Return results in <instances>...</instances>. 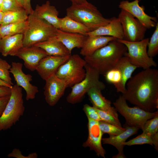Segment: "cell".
<instances>
[{
	"label": "cell",
	"instance_id": "1",
	"mask_svg": "<svg viewBox=\"0 0 158 158\" xmlns=\"http://www.w3.org/2000/svg\"><path fill=\"white\" fill-rule=\"evenodd\" d=\"M122 96L126 101L145 111L158 109V70L143 69L128 81Z\"/></svg>",
	"mask_w": 158,
	"mask_h": 158
},
{
	"label": "cell",
	"instance_id": "2",
	"mask_svg": "<svg viewBox=\"0 0 158 158\" xmlns=\"http://www.w3.org/2000/svg\"><path fill=\"white\" fill-rule=\"evenodd\" d=\"M127 50L126 46L117 39L110 42L91 56L84 57V59L100 75H104L115 66Z\"/></svg>",
	"mask_w": 158,
	"mask_h": 158
},
{
	"label": "cell",
	"instance_id": "3",
	"mask_svg": "<svg viewBox=\"0 0 158 158\" xmlns=\"http://www.w3.org/2000/svg\"><path fill=\"white\" fill-rule=\"evenodd\" d=\"M66 16L80 22L92 31L109 23L111 18H106L97 8L88 1L72 4L66 10Z\"/></svg>",
	"mask_w": 158,
	"mask_h": 158
},
{
	"label": "cell",
	"instance_id": "4",
	"mask_svg": "<svg viewBox=\"0 0 158 158\" xmlns=\"http://www.w3.org/2000/svg\"><path fill=\"white\" fill-rule=\"evenodd\" d=\"M27 21V26L23 34V47L34 46L56 35L57 29L39 18L34 10L28 15Z\"/></svg>",
	"mask_w": 158,
	"mask_h": 158
},
{
	"label": "cell",
	"instance_id": "5",
	"mask_svg": "<svg viewBox=\"0 0 158 158\" xmlns=\"http://www.w3.org/2000/svg\"><path fill=\"white\" fill-rule=\"evenodd\" d=\"M22 88L16 84L13 86L9 99L0 116V131L10 129L18 121L24 113Z\"/></svg>",
	"mask_w": 158,
	"mask_h": 158
},
{
	"label": "cell",
	"instance_id": "6",
	"mask_svg": "<svg viewBox=\"0 0 158 158\" xmlns=\"http://www.w3.org/2000/svg\"><path fill=\"white\" fill-rule=\"evenodd\" d=\"M85 68L86 71L85 78L71 87V90L66 97L67 101L69 103L79 102L93 87H97L101 90L105 88V85L99 80L100 74L95 69L87 63Z\"/></svg>",
	"mask_w": 158,
	"mask_h": 158
},
{
	"label": "cell",
	"instance_id": "7",
	"mask_svg": "<svg viewBox=\"0 0 158 158\" xmlns=\"http://www.w3.org/2000/svg\"><path fill=\"white\" fill-rule=\"evenodd\" d=\"M116 111L125 118L126 125L141 129L144 123L148 120L158 114V110L153 112L145 111L137 106L130 107L126 100L120 95L113 103Z\"/></svg>",
	"mask_w": 158,
	"mask_h": 158
},
{
	"label": "cell",
	"instance_id": "8",
	"mask_svg": "<svg viewBox=\"0 0 158 158\" xmlns=\"http://www.w3.org/2000/svg\"><path fill=\"white\" fill-rule=\"evenodd\" d=\"M123 44L127 48L125 54L130 62L137 68L143 69L156 67L157 64L153 58L149 57L147 53L149 38L144 39L137 42H130L124 40H117Z\"/></svg>",
	"mask_w": 158,
	"mask_h": 158
},
{
	"label": "cell",
	"instance_id": "9",
	"mask_svg": "<svg viewBox=\"0 0 158 158\" xmlns=\"http://www.w3.org/2000/svg\"><path fill=\"white\" fill-rule=\"evenodd\" d=\"M86 63L79 55H71L67 61L59 67L55 74L64 80L68 87H71L85 78V66Z\"/></svg>",
	"mask_w": 158,
	"mask_h": 158
},
{
	"label": "cell",
	"instance_id": "10",
	"mask_svg": "<svg viewBox=\"0 0 158 158\" xmlns=\"http://www.w3.org/2000/svg\"><path fill=\"white\" fill-rule=\"evenodd\" d=\"M118 18L122 27L124 40L137 42L144 39L147 29L131 14L121 9Z\"/></svg>",
	"mask_w": 158,
	"mask_h": 158
},
{
	"label": "cell",
	"instance_id": "11",
	"mask_svg": "<svg viewBox=\"0 0 158 158\" xmlns=\"http://www.w3.org/2000/svg\"><path fill=\"white\" fill-rule=\"evenodd\" d=\"M44 94L47 103L51 106L55 105L63 95L68 87L66 83L54 74L45 80Z\"/></svg>",
	"mask_w": 158,
	"mask_h": 158
},
{
	"label": "cell",
	"instance_id": "12",
	"mask_svg": "<svg viewBox=\"0 0 158 158\" xmlns=\"http://www.w3.org/2000/svg\"><path fill=\"white\" fill-rule=\"evenodd\" d=\"M10 72L13 75L16 85L23 88L26 93V99L28 101L35 98L39 92L38 88L32 84V76L25 74L23 71V64L20 62H12Z\"/></svg>",
	"mask_w": 158,
	"mask_h": 158
},
{
	"label": "cell",
	"instance_id": "13",
	"mask_svg": "<svg viewBox=\"0 0 158 158\" xmlns=\"http://www.w3.org/2000/svg\"><path fill=\"white\" fill-rule=\"evenodd\" d=\"M139 2V0L131 2L123 0L120 2L118 7L131 14L147 29L155 27L157 23V18L147 15L145 12L144 6H140Z\"/></svg>",
	"mask_w": 158,
	"mask_h": 158
},
{
	"label": "cell",
	"instance_id": "14",
	"mask_svg": "<svg viewBox=\"0 0 158 158\" xmlns=\"http://www.w3.org/2000/svg\"><path fill=\"white\" fill-rule=\"evenodd\" d=\"M88 119V136L83 146L89 147L90 150L95 152L97 156L105 158L106 152L102 144L103 133L99 128L98 121L90 118Z\"/></svg>",
	"mask_w": 158,
	"mask_h": 158
},
{
	"label": "cell",
	"instance_id": "15",
	"mask_svg": "<svg viewBox=\"0 0 158 158\" xmlns=\"http://www.w3.org/2000/svg\"><path fill=\"white\" fill-rule=\"evenodd\" d=\"M71 55L47 56L40 61L36 71L41 78L45 80L55 74L59 67L67 61Z\"/></svg>",
	"mask_w": 158,
	"mask_h": 158
},
{
	"label": "cell",
	"instance_id": "16",
	"mask_svg": "<svg viewBox=\"0 0 158 158\" xmlns=\"http://www.w3.org/2000/svg\"><path fill=\"white\" fill-rule=\"evenodd\" d=\"M48 56L41 49L35 46L23 47L20 49L16 56L22 59L25 68L28 70L36 71L40 61L44 58Z\"/></svg>",
	"mask_w": 158,
	"mask_h": 158
},
{
	"label": "cell",
	"instance_id": "17",
	"mask_svg": "<svg viewBox=\"0 0 158 158\" xmlns=\"http://www.w3.org/2000/svg\"><path fill=\"white\" fill-rule=\"evenodd\" d=\"M126 130L121 133L116 135H110L108 138H102V142L103 144H108L111 145L115 147L118 150V153L113 156V158H125L126 157L123 152L124 146L122 144L126 141L130 137L136 134L139 128L129 126L126 124L124 127Z\"/></svg>",
	"mask_w": 158,
	"mask_h": 158
},
{
	"label": "cell",
	"instance_id": "18",
	"mask_svg": "<svg viewBox=\"0 0 158 158\" xmlns=\"http://www.w3.org/2000/svg\"><path fill=\"white\" fill-rule=\"evenodd\" d=\"M101 90L96 87H93L87 94L93 105V107L110 114L117 119L119 120L117 111L111 105L110 101L107 99L102 95Z\"/></svg>",
	"mask_w": 158,
	"mask_h": 158
},
{
	"label": "cell",
	"instance_id": "19",
	"mask_svg": "<svg viewBox=\"0 0 158 158\" xmlns=\"http://www.w3.org/2000/svg\"><path fill=\"white\" fill-rule=\"evenodd\" d=\"M87 36H105L114 37L117 40H124V35L121 24L118 18H111L109 23L89 32Z\"/></svg>",
	"mask_w": 158,
	"mask_h": 158
},
{
	"label": "cell",
	"instance_id": "20",
	"mask_svg": "<svg viewBox=\"0 0 158 158\" xmlns=\"http://www.w3.org/2000/svg\"><path fill=\"white\" fill-rule=\"evenodd\" d=\"M117 40L111 36H87L81 48L80 54L84 57L91 56L95 51L107 45L110 42Z\"/></svg>",
	"mask_w": 158,
	"mask_h": 158
},
{
	"label": "cell",
	"instance_id": "21",
	"mask_svg": "<svg viewBox=\"0 0 158 158\" xmlns=\"http://www.w3.org/2000/svg\"><path fill=\"white\" fill-rule=\"evenodd\" d=\"M23 40L22 34L2 37L0 43V53L4 56H15L23 47Z\"/></svg>",
	"mask_w": 158,
	"mask_h": 158
},
{
	"label": "cell",
	"instance_id": "22",
	"mask_svg": "<svg viewBox=\"0 0 158 158\" xmlns=\"http://www.w3.org/2000/svg\"><path fill=\"white\" fill-rule=\"evenodd\" d=\"M34 11L40 18L44 20L57 29H59L60 18L56 8L51 5L49 1L40 6L37 5Z\"/></svg>",
	"mask_w": 158,
	"mask_h": 158
},
{
	"label": "cell",
	"instance_id": "23",
	"mask_svg": "<svg viewBox=\"0 0 158 158\" xmlns=\"http://www.w3.org/2000/svg\"><path fill=\"white\" fill-rule=\"evenodd\" d=\"M56 36L71 54L73 49L82 47L87 37L81 34L65 32L58 29H57Z\"/></svg>",
	"mask_w": 158,
	"mask_h": 158
},
{
	"label": "cell",
	"instance_id": "24",
	"mask_svg": "<svg viewBox=\"0 0 158 158\" xmlns=\"http://www.w3.org/2000/svg\"><path fill=\"white\" fill-rule=\"evenodd\" d=\"M34 46L41 49L49 56H63L71 55L68 50L57 39L56 36L37 43Z\"/></svg>",
	"mask_w": 158,
	"mask_h": 158
},
{
	"label": "cell",
	"instance_id": "25",
	"mask_svg": "<svg viewBox=\"0 0 158 158\" xmlns=\"http://www.w3.org/2000/svg\"><path fill=\"white\" fill-rule=\"evenodd\" d=\"M58 29L65 32L78 33L86 36L87 33L92 31L82 23L66 16L60 18L59 28Z\"/></svg>",
	"mask_w": 158,
	"mask_h": 158
},
{
	"label": "cell",
	"instance_id": "26",
	"mask_svg": "<svg viewBox=\"0 0 158 158\" xmlns=\"http://www.w3.org/2000/svg\"><path fill=\"white\" fill-rule=\"evenodd\" d=\"M121 72L122 81L121 85L120 92L123 93L126 90V84L131 78L133 73L137 68L129 61L128 58L123 56L119 60L115 66Z\"/></svg>",
	"mask_w": 158,
	"mask_h": 158
},
{
	"label": "cell",
	"instance_id": "27",
	"mask_svg": "<svg viewBox=\"0 0 158 158\" xmlns=\"http://www.w3.org/2000/svg\"><path fill=\"white\" fill-rule=\"evenodd\" d=\"M28 14L24 8L16 11L3 12L1 25L18 23L27 20Z\"/></svg>",
	"mask_w": 158,
	"mask_h": 158
},
{
	"label": "cell",
	"instance_id": "28",
	"mask_svg": "<svg viewBox=\"0 0 158 158\" xmlns=\"http://www.w3.org/2000/svg\"><path fill=\"white\" fill-rule=\"evenodd\" d=\"M27 20L6 25H0V34L2 37L18 34H23L26 29Z\"/></svg>",
	"mask_w": 158,
	"mask_h": 158
},
{
	"label": "cell",
	"instance_id": "29",
	"mask_svg": "<svg viewBox=\"0 0 158 158\" xmlns=\"http://www.w3.org/2000/svg\"><path fill=\"white\" fill-rule=\"evenodd\" d=\"M106 80L113 84L118 92H120L122 75L120 70L115 67L104 75Z\"/></svg>",
	"mask_w": 158,
	"mask_h": 158
},
{
	"label": "cell",
	"instance_id": "30",
	"mask_svg": "<svg viewBox=\"0 0 158 158\" xmlns=\"http://www.w3.org/2000/svg\"><path fill=\"white\" fill-rule=\"evenodd\" d=\"M155 28L150 39H149L147 47V53L148 56L153 58L158 53V23L157 22Z\"/></svg>",
	"mask_w": 158,
	"mask_h": 158
},
{
	"label": "cell",
	"instance_id": "31",
	"mask_svg": "<svg viewBox=\"0 0 158 158\" xmlns=\"http://www.w3.org/2000/svg\"><path fill=\"white\" fill-rule=\"evenodd\" d=\"M98 122L99 128L102 133L108 134L109 136L119 135L126 130L124 127H119L103 121H100Z\"/></svg>",
	"mask_w": 158,
	"mask_h": 158
},
{
	"label": "cell",
	"instance_id": "32",
	"mask_svg": "<svg viewBox=\"0 0 158 158\" xmlns=\"http://www.w3.org/2000/svg\"><path fill=\"white\" fill-rule=\"evenodd\" d=\"M148 144L153 146L152 136L145 133H142L141 134L127 142L122 144L124 146H132Z\"/></svg>",
	"mask_w": 158,
	"mask_h": 158
},
{
	"label": "cell",
	"instance_id": "33",
	"mask_svg": "<svg viewBox=\"0 0 158 158\" xmlns=\"http://www.w3.org/2000/svg\"><path fill=\"white\" fill-rule=\"evenodd\" d=\"M141 129L142 133L151 136L158 133V114L147 120Z\"/></svg>",
	"mask_w": 158,
	"mask_h": 158
},
{
	"label": "cell",
	"instance_id": "34",
	"mask_svg": "<svg viewBox=\"0 0 158 158\" xmlns=\"http://www.w3.org/2000/svg\"><path fill=\"white\" fill-rule=\"evenodd\" d=\"M11 66L6 61L0 58V78L13 85L10 75Z\"/></svg>",
	"mask_w": 158,
	"mask_h": 158
},
{
	"label": "cell",
	"instance_id": "35",
	"mask_svg": "<svg viewBox=\"0 0 158 158\" xmlns=\"http://www.w3.org/2000/svg\"><path fill=\"white\" fill-rule=\"evenodd\" d=\"M95 108L102 121L119 127H122L119 120L116 119L105 111Z\"/></svg>",
	"mask_w": 158,
	"mask_h": 158
},
{
	"label": "cell",
	"instance_id": "36",
	"mask_svg": "<svg viewBox=\"0 0 158 158\" xmlns=\"http://www.w3.org/2000/svg\"><path fill=\"white\" fill-rule=\"evenodd\" d=\"M1 7V11L3 12L18 10L23 8L19 5L16 0H3Z\"/></svg>",
	"mask_w": 158,
	"mask_h": 158
},
{
	"label": "cell",
	"instance_id": "37",
	"mask_svg": "<svg viewBox=\"0 0 158 158\" xmlns=\"http://www.w3.org/2000/svg\"><path fill=\"white\" fill-rule=\"evenodd\" d=\"M83 109L88 118L98 121H102L96 108L93 107L86 104L84 105Z\"/></svg>",
	"mask_w": 158,
	"mask_h": 158
},
{
	"label": "cell",
	"instance_id": "38",
	"mask_svg": "<svg viewBox=\"0 0 158 158\" xmlns=\"http://www.w3.org/2000/svg\"><path fill=\"white\" fill-rule=\"evenodd\" d=\"M8 157H14L16 158H37L38 155L36 152H33L28 155V156H25L21 154L20 150L17 148H15L12 151L8 154Z\"/></svg>",
	"mask_w": 158,
	"mask_h": 158
},
{
	"label": "cell",
	"instance_id": "39",
	"mask_svg": "<svg viewBox=\"0 0 158 158\" xmlns=\"http://www.w3.org/2000/svg\"><path fill=\"white\" fill-rule=\"evenodd\" d=\"M10 95L0 97V116L2 115L9 99Z\"/></svg>",
	"mask_w": 158,
	"mask_h": 158
},
{
	"label": "cell",
	"instance_id": "40",
	"mask_svg": "<svg viewBox=\"0 0 158 158\" xmlns=\"http://www.w3.org/2000/svg\"><path fill=\"white\" fill-rule=\"evenodd\" d=\"M11 88L5 86H0V97L10 95Z\"/></svg>",
	"mask_w": 158,
	"mask_h": 158
},
{
	"label": "cell",
	"instance_id": "41",
	"mask_svg": "<svg viewBox=\"0 0 158 158\" xmlns=\"http://www.w3.org/2000/svg\"><path fill=\"white\" fill-rule=\"evenodd\" d=\"M30 1L31 0H25L24 8L28 15L32 13L34 10L31 7Z\"/></svg>",
	"mask_w": 158,
	"mask_h": 158
},
{
	"label": "cell",
	"instance_id": "42",
	"mask_svg": "<svg viewBox=\"0 0 158 158\" xmlns=\"http://www.w3.org/2000/svg\"><path fill=\"white\" fill-rule=\"evenodd\" d=\"M152 138L153 142V146L157 151L158 150V133L152 135Z\"/></svg>",
	"mask_w": 158,
	"mask_h": 158
},
{
	"label": "cell",
	"instance_id": "43",
	"mask_svg": "<svg viewBox=\"0 0 158 158\" xmlns=\"http://www.w3.org/2000/svg\"><path fill=\"white\" fill-rule=\"evenodd\" d=\"M0 86H5L12 88L13 85L0 78Z\"/></svg>",
	"mask_w": 158,
	"mask_h": 158
},
{
	"label": "cell",
	"instance_id": "44",
	"mask_svg": "<svg viewBox=\"0 0 158 158\" xmlns=\"http://www.w3.org/2000/svg\"><path fill=\"white\" fill-rule=\"evenodd\" d=\"M72 2V4H79L84 3L87 0H69Z\"/></svg>",
	"mask_w": 158,
	"mask_h": 158
},
{
	"label": "cell",
	"instance_id": "45",
	"mask_svg": "<svg viewBox=\"0 0 158 158\" xmlns=\"http://www.w3.org/2000/svg\"><path fill=\"white\" fill-rule=\"evenodd\" d=\"M19 5L24 8L25 6V0H16Z\"/></svg>",
	"mask_w": 158,
	"mask_h": 158
},
{
	"label": "cell",
	"instance_id": "46",
	"mask_svg": "<svg viewBox=\"0 0 158 158\" xmlns=\"http://www.w3.org/2000/svg\"><path fill=\"white\" fill-rule=\"evenodd\" d=\"M3 12L2 11H0V25H1L3 16Z\"/></svg>",
	"mask_w": 158,
	"mask_h": 158
},
{
	"label": "cell",
	"instance_id": "47",
	"mask_svg": "<svg viewBox=\"0 0 158 158\" xmlns=\"http://www.w3.org/2000/svg\"><path fill=\"white\" fill-rule=\"evenodd\" d=\"M2 0H0V5L1 6V5Z\"/></svg>",
	"mask_w": 158,
	"mask_h": 158
},
{
	"label": "cell",
	"instance_id": "48",
	"mask_svg": "<svg viewBox=\"0 0 158 158\" xmlns=\"http://www.w3.org/2000/svg\"><path fill=\"white\" fill-rule=\"evenodd\" d=\"M1 38H2V37H1V35L0 34V41H1Z\"/></svg>",
	"mask_w": 158,
	"mask_h": 158
},
{
	"label": "cell",
	"instance_id": "49",
	"mask_svg": "<svg viewBox=\"0 0 158 158\" xmlns=\"http://www.w3.org/2000/svg\"><path fill=\"white\" fill-rule=\"evenodd\" d=\"M1 11V6L0 5V11Z\"/></svg>",
	"mask_w": 158,
	"mask_h": 158
}]
</instances>
